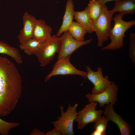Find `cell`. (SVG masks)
<instances>
[{
    "instance_id": "obj_11",
    "label": "cell",
    "mask_w": 135,
    "mask_h": 135,
    "mask_svg": "<svg viewBox=\"0 0 135 135\" xmlns=\"http://www.w3.org/2000/svg\"><path fill=\"white\" fill-rule=\"evenodd\" d=\"M113 105L107 104L104 112V116L108 119L114 123L118 126L121 135H130L131 130V127L122 117L117 113L114 109Z\"/></svg>"
},
{
    "instance_id": "obj_5",
    "label": "cell",
    "mask_w": 135,
    "mask_h": 135,
    "mask_svg": "<svg viewBox=\"0 0 135 135\" xmlns=\"http://www.w3.org/2000/svg\"><path fill=\"white\" fill-rule=\"evenodd\" d=\"M61 42L56 35L46 40L40 49L35 54L41 66L44 67L52 60L60 50Z\"/></svg>"
},
{
    "instance_id": "obj_15",
    "label": "cell",
    "mask_w": 135,
    "mask_h": 135,
    "mask_svg": "<svg viewBox=\"0 0 135 135\" xmlns=\"http://www.w3.org/2000/svg\"><path fill=\"white\" fill-rule=\"evenodd\" d=\"M112 15L116 12L132 14L135 13V0H118L115 1L113 8L110 10Z\"/></svg>"
},
{
    "instance_id": "obj_16",
    "label": "cell",
    "mask_w": 135,
    "mask_h": 135,
    "mask_svg": "<svg viewBox=\"0 0 135 135\" xmlns=\"http://www.w3.org/2000/svg\"><path fill=\"white\" fill-rule=\"evenodd\" d=\"M74 18L76 22L84 28L89 33L94 32V22L90 18L86 8L82 11H74Z\"/></svg>"
},
{
    "instance_id": "obj_23",
    "label": "cell",
    "mask_w": 135,
    "mask_h": 135,
    "mask_svg": "<svg viewBox=\"0 0 135 135\" xmlns=\"http://www.w3.org/2000/svg\"><path fill=\"white\" fill-rule=\"evenodd\" d=\"M128 56L133 63L135 64V33H130Z\"/></svg>"
},
{
    "instance_id": "obj_25",
    "label": "cell",
    "mask_w": 135,
    "mask_h": 135,
    "mask_svg": "<svg viewBox=\"0 0 135 135\" xmlns=\"http://www.w3.org/2000/svg\"><path fill=\"white\" fill-rule=\"evenodd\" d=\"M30 135H45V133L37 128H35L30 134Z\"/></svg>"
},
{
    "instance_id": "obj_4",
    "label": "cell",
    "mask_w": 135,
    "mask_h": 135,
    "mask_svg": "<svg viewBox=\"0 0 135 135\" xmlns=\"http://www.w3.org/2000/svg\"><path fill=\"white\" fill-rule=\"evenodd\" d=\"M106 4L102 6L101 13L97 20L94 22V32L97 36L98 47H102L104 42L109 38L111 29L112 16Z\"/></svg>"
},
{
    "instance_id": "obj_2",
    "label": "cell",
    "mask_w": 135,
    "mask_h": 135,
    "mask_svg": "<svg viewBox=\"0 0 135 135\" xmlns=\"http://www.w3.org/2000/svg\"><path fill=\"white\" fill-rule=\"evenodd\" d=\"M124 15L123 14L119 13L113 18L114 24L111 29L109 35L110 42L101 48L102 50H114L122 47L126 32L135 24L134 20L129 21L123 20L122 17Z\"/></svg>"
},
{
    "instance_id": "obj_3",
    "label": "cell",
    "mask_w": 135,
    "mask_h": 135,
    "mask_svg": "<svg viewBox=\"0 0 135 135\" xmlns=\"http://www.w3.org/2000/svg\"><path fill=\"white\" fill-rule=\"evenodd\" d=\"M78 105V104H75L71 106L69 104L66 111L62 106H60V116L52 123L54 128L59 130L62 135L74 134V124L78 113L77 108Z\"/></svg>"
},
{
    "instance_id": "obj_12",
    "label": "cell",
    "mask_w": 135,
    "mask_h": 135,
    "mask_svg": "<svg viewBox=\"0 0 135 135\" xmlns=\"http://www.w3.org/2000/svg\"><path fill=\"white\" fill-rule=\"evenodd\" d=\"M22 20L23 28L18 36L20 44L32 38L36 19L33 16L26 12L23 15Z\"/></svg>"
},
{
    "instance_id": "obj_26",
    "label": "cell",
    "mask_w": 135,
    "mask_h": 135,
    "mask_svg": "<svg viewBox=\"0 0 135 135\" xmlns=\"http://www.w3.org/2000/svg\"><path fill=\"white\" fill-rule=\"evenodd\" d=\"M117 0H97L99 3L102 6L106 4L108 2L112 1H116Z\"/></svg>"
},
{
    "instance_id": "obj_24",
    "label": "cell",
    "mask_w": 135,
    "mask_h": 135,
    "mask_svg": "<svg viewBox=\"0 0 135 135\" xmlns=\"http://www.w3.org/2000/svg\"><path fill=\"white\" fill-rule=\"evenodd\" d=\"M60 132L56 128H54L52 130L45 133V135H61Z\"/></svg>"
},
{
    "instance_id": "obj_18",
    "label": "cell",
    "mask_w": 135,
    "mask_h": 135,
    "mask_svg": "<svg viewBox=\"0 0 135 135\" xmlns=\"http://www.w3.org/2000/svg\"><path fill=\"white\" fill-rule=\"evenodd\" d=\"M0 54L10 56L18 64H20L22 62V57L18 49L0 41Z\"/></svg>"
},
{
    "instance_id": "obj_1",
    "label": "cell",
    "mask_w": 135,
    "mask_h": 135,
    "mask_svg": "<svg viewBox=\"0 0 135 135\" xmlns=\"http://www.w3.org/2000/svg\"><path fill=\"white\" fill-rule=\"evenodd\" d=\"M20 75L14 63L0 56V116L9 114L16 108L22 92Z\"/></svg>"
},
{
    "instance_id": "obj_19",
    "label": "cell",
    "mask_w": 135,
    "mask_h": 135,
    "mask_svg": "<svg viewBox=\"0 0 135 135\" xmlns=\"http://www.w3.org/2000/svg\"><path fill=\"white\" fill-rule=\"evenodd\" d=\"M68 31L72 36L79 41L84 40V36L88 32L86 30L76 22L73 21L69 27Z\"/></svg>"
},
{
    "instance_id": "obj_14",
    "label": "cell",
    "mask_w": 135,
    "mask_h": 135,
    "mask_svg": "<svg viewBox=\"0 0 135 135\" xmlns=\"http://www.w3.org/2000/svg\"><path fill=\"white\" fill-rule=\"evenodd\" d=\"M52 29L42 19H36L35 24L32 38L42 40H46L52 36Z\"/></svg>"
},
{
    "instance_id": "obj_17",
    "label": "cell",
    "mask_w": 135,
    "mask_h": 135,
    "mask_svg": "<svg viewBox=\"0 0 135 135\" xmlns=\"http://www.w3.org/2000/svg\"><path fill=\"white\" fill-rule=\"evenodd\" d=\"M46 40L32 38L20 43L19 48L28 55H35L41 48Z\"/></svg>"
},
{
    "instance_id": "obj_7",
    "label": "cell",
    "mask_w": 135,
    "mask_h": 135,
    "mask_svg": "<svg viewBox=\"0 0 135 135\" xmlns=\"http://www.w3.org/2000/svg\"><path fill=\"white\" fill-rule=\"evenodd\" d=\"M98 104L96 102H90L78 112L75 120L78 129H82L88 124L94 122L102 116L103 111L96 109Z\"/></svg>"
},
{
    "instance_id": "obj_6",
    "label": "cell",
    "mask_w": 135,
    "mask_h": 135,
    "mask_svg": "<svg viewBox=\"0 0 135 135\" xmlns=\"http://www.w3.org/2000/svg\"><path fill=\"white\" fill-rule=\"evenodd\" d=\"M70 56L58 60L51 72L46 77L44 82H48L52 76L58 75H78L86 78V72L80 70L74 66L70 62Z\"/></svg>"
},
{
    "instance_id": "obj_22",
    "label": "cell",
    "mask_w": 135,
    "mask_h": 135,
    "mask_svg": "<svg viewBox=\"0 0 135 135\" xmlns=\"http://www.w3.org/2000/svg\"><path fill=\"white\" fill-rule=\"evenodd\" d=\"M20 124L19 122H6L0 118V134L2 135H8L12 129Z\"/></svg>"
},
{
    "instance_id": "obj_13",
    "label": "cell",
    "mask_w": 135,
    "mask_h": 135,
    "mask_svg": "<svg viewBox=\"0 0 135 135\" xmlns=\"http://www.w3.org/2000/svg\"><path fill=\"white\" fill-rule=\"evenodd\" d=\"M74 5L72 0H68L66 5L65 10L62 24L56 35L59 37L64 32L68 31L73 21Z\"/></svg>"
},
{
    "instance_id": "obj_9",
    "label": "cell",
    "mask_w": 135,
    "mask_h": 135,
    "mask_svg": "<svg viewBox=\"0 0 135 135\" xmlns=\"http://www.w3.org/2000/svg\"><path fill=\"white\" fill-rule=\"evenodd\" d=\"M86 78L93 85L92 93L98 94L106 90L111 84L112 82L109 79L108 76H104L102 68L98 67L96 71L92 70L88 66H86Z\"/></svg>"
},
{
    "instance_id": "obj_8",
    "label": "cell",
    "mask_w": 135,
    "mask_h": 135,
    "mask_svg": "<svg viewBox=\"0 0 135 135\" xmlns=\"http://www.w3.org/2000/svg\"><path fill=\"white\" fill-rule=\"evenodd\" d=\"M60 36L61 45L58 52V60L70 56L80 47L90 44L92 40V39L90 38L83 41H78L72 36L68 31L64 32Z\"/></svg>"
},
{
    "instance_id": "obj_10",
    "label": "cell",
    "mask_w": 135,
    "mask_h": 135,
    "mask_svg": "<svg viewBox=\"0 0 135 135\" xmlns=\"http://www.w3.org/2000/svg\"><path fill=\"white\" fill-rule=\"evenodd\" d=\"M118 87L114 82L103 92L98 94L88 93L85 96L90 102H95L98 104L99 106L103 107L105 105H113L117 100Z\"/></svg>"
},
{
    "instance_id": "obj_21",
    "label": "cell",
    "mask_w": 135,
    "mask_h": 135,
    "mask_svg": "<svg viewBox=\"0 0 135 135\" xmlns=\"http://www.w3.org/2000/svg\"><path fill=\"white\" fill-rule=\"evenodd\" d=\"M108 119L104 116H101L94 123L93 127L94 130L92 135H105L106 134V128Z\"/></svg>"
},
{
    "instance_id": "obj_20",
    "label": "cell",
    "mask_w": 135,
    "mask_h": 135,
    "mask_svg": "<svg viewBox=\"0 0 135 135\" xmlns=\"http://www.w3.org/2000/svg\"><path fill=\"white\" fill-rule=\"evenodd\" d=\"M102 6L97 0L90 1L86 8L90 18L94 22L96 21L100 15Z\"/></svg>"
}]
</instances>
